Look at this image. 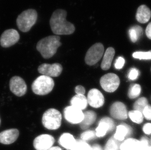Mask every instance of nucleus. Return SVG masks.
I'll return each mask as SVG.
<instances>
[{
  "mask_svg": "<svg viewBox=\"0 0 151 150\" xmlns=\"http://www.w3.org/2000/svg\"><path fill=\"white\" fill-rule=\"evenodd\" d=\"M66 10L58 9L53 12L50 20V24L52 32L56 35H70L74 32V24L66 20Z\"/></svg>",
  "mask_w": 151,
  "mask_h": 150,
  "instance_id": "obj_1",
  "label": "nucleus"
},
{
  "mask_svg": "<svg viewBox=\"0 0 151 150\" xmlns=\"http://www.w3.org/2000/svg\"><path fill=\"white\" fill-rule=\"evenodd\" d=\"M60 40V37L58 35L45 37L37 43L36 49L43 58H51L57 52L58 48L62 45Z\"/></svg>",
  "mask_w": 151,
  "mask_h": 150,
  "instance_id": "obj_2",
  "label": "nucleus"
},
{
  "mask_svg": "<svg viewBox=\"0 0 151 150\" xmlns=\"http://www.w3.org/2000/svg\"><path fill=\"white\" fill-rule=\"evenodd\" d=\"M38 19V13L35 9H28L22 12L17 17L16 24L20 31L29 32L35 24Z\"/></svg>",
  "mask_w": 151,
  "mask_h": 150,
  "instance_id": "obj_3",
  "label": "nucleus"
},
{
  "mask_svg": "<svg viewBox=\"0 0 151 150\" xmlns=\"http://www.w3.org/2000/svg\"><path fill=\"white\" fill-rule=\"evenodd\" d=\"M54 86V81L51 77L42 75L33 81L32 89L36 95L44 96L50 93Z\"/></svg>",
  "mask_w": 151,
  "mask_h": 150,
  "instance_id": "obj_4",
  "label": "nucleus"
},
{
  "mask_svg": "<svg viewBox=\"0 0 151 150\" xmlns=\"http://www.w3.org/2000/svg\"><path fill=\"white\" fill-rule=\"evenodd\" d=\"M42 122L46 129L50 130H57L61 125V114L57 109H48L43 114Z\"/></svg>",
  "mask_w": 151,
  "mask_h": 150,
  "instance_id": "obj_5",
  "label": "nucleus"
},
{
  "mask_svg": "<svg viewBox=\"0 0 151 150\" xmlns=\"http://www.w3.org/2000/svg\"><path fill=\"white\" fill-rule=\"evenodd\" d=\"M104 52V46L102 44L96 43L93 44L88 49L86 55V64L89 65L96 64L101 59Z\"/></svg>",
  "mask_w": 151,
  "mask_h": 150,
  "instance_id": "obj_6",
  "label": "nucleus"
},
{
  "mask_svg": "<svg viewBox=\"0 0 151 150\" xmlns=\"http://www.w3.org/2000/svg\"><path fill=\"white\" fill-rule=\"evenodd\" d=\"M100 85L107 92H114L116 90L120 84L119 78L113 73L106 74L100 79Z\"/></svg>",
  "mask_w": 151,
  "mask_h": 150,
  "instance_id": "obj_7",
  "label": "nucleus"
},
{
  "mask_svg": "<svg viewBox=\"0 0 151 150\" xmlns=\"http://www.w3.org/2000/svg\"><path fill=\"white\" fill-rule=\"evenodd\" d=\"M20 34L14 29L5 30L0 37V44L2 47L9 48L18 42Z\"/></svg>",
  "mask_w": 151,
  "mask_h": 150,
  "instance_id": "obj_8",
  "label": "nucleus"
},
{
  "mask_svg": "<svg viewBox=\"0 0 151 150\" xmlns=\"http://www.w3.org/2000/svg\"><path fill=\"white\" fill-rule=\"evenodd\" d=\"M11 92L17 96H24L27 91V85L24 79L19 76H14L9 81Z\"/></svg>",
  "mask_w": 151,
  "mask_h": 150,
  "instance_id": "obj_9",
  "label": "nucleus"
},
{
  "mask_svg": "<svg viewBox=\"0 0 151 150\" xmlns=\"http://www.w3.org/2000/svg\"><path fill=\"white\" fill-rule=\"evenodd\" d=\"M39 73L42 75L50 77H57L60 76L63 71V67L59 63L52 64H43L38 68Z\"/></svg>",
  "mask_w": 151,
  "mask_h": 150,
  "instance_id": "obj_10",
  "label": "nucleus"
},
{
  "mask_svg": "<svg viewBox=\"0 0 151 150\" xmlns=\"http://www.w3.org/2000/svg\"><path fill=\"white\" fill-rule=\"evenodd\" d=\"M54 142L55 139L52 136L43 134L34 139L33 146L36 150H48L52 147Z\"/></svg>",
  "mask_w": 151,
  "mask_h": 150,
  "instance_id": "obj_11",
  "label": "nucleus"
},
{
  "mask_svg": "<svg viewBox=\"0 0 151 150\" xmlns=\"http://www.w3.org/2000/svg\"><path fill=\"white\" fill-rule=\"evenodd\" d=\"M64 114L65 119L72 124L81 123L84 119V113L82 110L72 106L65 108Z\"/></svg>",
  "mask_w": 151,
  "mask_h": 150,
  "instance_id": "obj_12",
  "label": "nucleus"
},
{
  "mask_svg": "<svg viewBox=\"0 0 151 150\" xmlns=\"http://www.w3.org/2000/svg\"><path fill=\"white\" fill-rule=\"evenodd\" d=\"M114 122L111 119L105 117L101 119L99 126L96 129V136L103 137L106 135L107 132H111L114 129Z\"/></svg>",
  "mask_w": 151,
  "mask_h": 150,
  "instance_id": "obj_13",
  "label": "nucleus"
},
{
  "mask_svg": "<svg viewBox=\"0 0 151 150\" xmlns=\"http://www.w3.org/2000/svg\"><path fill=\"white\" fill-rule=\"evenodd\" d=\"M111 116L116 119L124 120L128 117L126 106L121 102H116L111 106L110 110Z\"/></svg>",
  "mask_w": 151,
  "mask_h": 150,
  "instance_id": "obj_14",
  "label": "nucleus"
},
{
  "mask_svg": "<svg viewBox=\"0 0 151 150\" xmlns=\"http://www.w3.org/2000/svg\"><path fill=\"white\" fill-rule=\"evenodd\" d=\"M87 101L93 107H100L104 104V96L99 90L93 89L88 92Z\"/></svg>",
  "mask_w": 151,
  "mask_h": 150,
  "instance_id": "obj_15",
  "label": "nucleus"
},
{
  "mask_svg": "<svg viewBox=\"0 0 151 150\" xmlns=\"http://www.w3.org/2000/svg\"><path fill=\"white\" fill-rule=\"evenodd\" d=\"M19 136V131L17 129H10L0 133V143L9 145L16 141Z\"/></svg>",
  "mask_w": 151,
  "mask_h": 150,
  "instance_id": "obj_16",
  "label": "nucleus"
},
{
  "mask_svg": "<svg viewBox=\"0 0 151 150\" xmlns=\"http://www.w3.org/2000/svg\"><path fill=\"white\" fill-rule=\"evenodd\" d=\"M135 17L139 23L141 24L147 23L151 18V10L146 5L142 4L137 9Z\"/></svg>",
  "mask_w": 151,
  "mask_h": 150,
  "instance_id": "obj_17",
  "label": "nucleus"
},
{
  "mask_svg": "<svg viewBox=\"0 0 151 150\" xmlns=\"http://www.w3.org/2000/svg\"><path fill=\"white\" fill-rule=\"evenodd\" d=\"M76 140L73 135L67 133L63 134L60 136L59 139V143L65 149L70 150L76 144Z\"/></svg>",
  "mask_w": 151,
  "mask_h": 150,
  "instance_id": "obj_18",
  "label": "nucleus"
},
{
  "mask_svg": "<svg viewBox=\"0 0 151 150\" xmlns=\"http://www.w3.org/2000/svg\"><path fill=\"white\" fill-rule=\"evenodd\" d=\"M119 150H142L140 140L129 138L120 145Z\"/></svg>",
  "mask_w": 151,
  "mask_h": 150,
  "instance_id": "obj_19",
  "label": "nucleus"
},
{
  "mask_svg": "<svg viewBox=\"0 0 151 150\" xmlns=\"http://www.w3.org/2000/svg\"><path fill=\"white\" fill-rule=\"evenodd\" d=\"M131 132L132 129L130 126L126 124L120 125L117 126L114 138L118 141H122Z\"/></svg>",
  "mask_w": 151,
  "mask_h": 150,
  "instance_id": "obj_20",
  "label": "nucleus"
},
{
  "mask_svg": "<svg viewBox=\"0 0 151 150\" xmlns=\"http://www.w3.org/2000/svg\"><path fill=\"white\" fill-rule=\"evenodd\" d=\"M114 54L115 50L113 47L107 48L104 54L102 62L101 64V68L103 70H107L110 68Z\"/></svg>",
  "mask_w": 151,
  "mask_h": 150,
  "instance_id": "obj_21",
  "label": "nucleus"
},
{
  "mask_svg": "<svg viewBox=\"0 0 151 150\" xmlns=\"http://www.w3.org/2000/svg\"><path fill=\"white\" fill-rule=\"evenodd\" d=\"M70 104L73 107L82 110L87 107L88 101L84 95H76L71 99Z\"/></svg>",
  "mask_w": 151,
  "mask_h": 150,
  "instance_id": "obj_22",
  "label": "nucleus"
},
{
  "mask_svg": "<svg viewBox=\"0 0 151 150\" xmlns=\"http://www.w3.org/2000/svg\"><path fill=\"white\" fill-rule=\"evenodd\" d=\"M96 119V113L89 111L84 113V119L81 122V128L82 129H86L94 123Z\"/></svg>",
  "mask_w": 151,
  "mask_h": 150,
  "instance_id": "obj_23",
  "label": "nucleus"
},
{
  "mask_svg": "<svg viewBox=\"0 0 151 150\" xmlns=\"http://www.w3.org/2000/svg\"><path fill=\"white\" fill-rule=\"evenodd\" d=\"M143 33L142 28L138 25L133 26L129 30V37L133 43L137 42L142 35Z\"/></svg>",
  "mask_w": 151,
  "mask_h": 150,
  "instance_id": "obj_24",
  "label": "nucleus"
},
{
  "mask_svg": "<svg viewBox=\"0 0 151 150\" xmlns=\"http://www.w3.org/2000/svg\"><path fill=\"white\" fill-rule=\"evenodd\" d=\"M70 150H93V148L89 144L81 139L76 140V144Z\"/></svg>",
  "mask_w": 151,
  "mask_h": 150,
  "instance_id": "obj_25",
  "label": "nucleus"
},
{
  "mask_svg": "<svg viewBox=\"0 0 151 150\" xmlns=\"http://www.w3.org/2000/svg\"><path fill=\"white\" fill-rule=\"evenodd\" d=\"M129 116L133 122L140 124L142 122L143 116L142 114L138 111H131L129 113Z\"/></svg>",
  "mask_w": 151,
  "mask_h": 150,
  "instance_id": "obj_26",
  "label": "nucleus"
},
{
  "mask_svg": "<svg viewBox=\"0 0 151 150\" xmlns=\"http://www.w3.org/2000/svg\"><path fill=\"white\" fill-rule=\"evenodd\" d=\"M148 105V101L146 98H141L137 100L134 105V110L138 111L142 113L146 106Z\"/></svg>",
  "mask_w": 151,
  "mask_h": 150,
  "instance_id": "obj_27",
  "label": "nucleus"
},
{
  "mask_svg": "<svg viewBox=\"0 0 151 150\" xmlns=\"http://www.w3.org/2000/svg\"><path fill=\"white\" fill-rule=\"evenodd\" d=\"M119 146L118 141L111 137L106 143L104 150H119Z\"/></svg>",
  "mask_w": 151,
  "mask_h": 150,
  "instance_id": "obj_28",
  "label": "nucleus"
},
{
  "mask_svg": "<svg viewBox=\"0 0 151 150\" xmlns=\"http://www.w3.org/2000/svg\"><path fill=\"white\" fill-rule=\"evenodd\" d=\"M141 93V86L138 84L132 85L129 91L128 96L130 99H134L139 96Z\"/></svg>",
  "mask_w": 151,
  "mask_h": 150,
  "instance_id": "obj_29",
  "label": "nucleus"
},
{
  "mask_svg": "<svg viewBox=\"0 0 151 150\" xmlns=\"http://www.w3.org/2000/svg\"><path fill=\"white\" fill-rule=\"evenodd\" d=\"M133 57L140 60H151V51L147 52H135L133 54Z\"/></svg>",
  "mask_w": 151,
  "mask_h": 150,
  "instance_id": "obj_30",
  "label": "nucleus"
},
{
  "mask_svg": "<svg viewBox=\"0 0 151 150\" xmlns=\"http://www.w3.org/2000/svg\"><path fill=\"white\" fill-rule=\"evenodd\" d=\"M96 133L93 131H87L81 135V139L83 141H88L94 139L96 137Z\"/></svg>",
  "mask_w": 151,
  "mask_h": 150,
  "instance_id": "obj_31",
  "label": "nucleus"
},
{
  "mask_svg": "<svg viewBox=\"0 0 151 150\" xmlns=\"http://www.w3.org/2000/svg\"><path fill=\"white\" fill-rule=\"evenodd\" d=\"M139 75V72L136 68H132L129 73L128 78L130 80L137 79Z\"/></svg>",
  "mask_w": 151,
  "mask_h": 150,
  "instance_id": "obj_32",
  "label": "nucleus"
},
{
  "mask_svg": "<svg viewBox=\"0 0 151 150\" xmlns=\"http://www.w3.org/2000/svg\"><path fill=\"white\" fill-rule=\"evenodd\" d=\"M144 116L148 120H151V106L147 105L143 111Z\"/></svg>",
  "mask_w": 151,
  "mask_h": 150,
  "instance_id": "obj_33",
  "label": "nucleus"
},
{
  "mask_svg": "<svg viewBox=\"0 0 151 150\" xmlns=\"http://www.w3.org/2000/svg\"><path fill=\"white\" fill-rule=\"evenodd\" d=\"M142 150H145L149 147V141L147 137H143L140 140Z\"/></svg>",
  "mask_w": 151,
  "mask_h": 150,
  "instance_id": "obj_34",
  "label": "nucleus"
},
{
  "mask_svg": "<svg viewBox=\"0 0 151 150\" xmlns=\"http://www.w3.org/2000/svg\"><path fill=\"white\" fill-rule=\"evenodd\" d=\"M124 64H125L124 59L122 57H118L116 61L114 66H115L116 69H120L121 68H122L124 66Z\"/></svg>",
  "mask_w": 151,
  "mask_h": 150,
  "instance_id": "obj_35",
  "label": "nucleus"
},
{
  "mask_svg": "<svg viewBox=\"0 0 151 150\" xmlns=\"http://www.w3.org/2000/svg\"><path fill=\"white\" fill-rule=\"evenodd\" d=\"M75 92L76 95H84L85 93V89L81 85H78L76 87Z\"/></svg>",
  "mask_w": 151,
  "mask_h": 150,
  "instance_id": "obj_36",
  "label": "nucleus"
},
{
  "mask_svg": "<svg viewBox=\"0 0 151 150\" xmlns=\"http://www.w3.org/2000/svg\"><path fill=\"white\" fill-rule=\"evenodd\" d=\"M143 131L144 133L147 135L151 134V123H147L144 125L143 128Z\"/></svg>",
  "mask_w": 151,
  "mask_h": 150,
  "instance_id": "obj_37",
  "label": "nucleus"
},
{
  "mask_svg": "<svg viewBox=\"0 0 151 150\" xmlns=\"http://www.w3.org/2000/svg\"><path fill=\"white\" fill-rule=\"evenodd\" d=\"M146 34L147 37L151 40V22L149 24L146 29Z\"/></svg>",
  "mask_w": 151,
  "mask_h": 150,
  "instance_id": "obj_38",
  "label": "nucleus"
},
{
  "mask_svg": "<svg viewBox=\"0 0 151 150\" xmlns=\"http://www.w3.org/2000/svg\"><path fill=\"white\" fill-rule=\"evenodd\" d=\"M92 148H93V150H104L101 146L98 144L93 145L92 146Z\"/></svg>",
  "mask_w": 151,
  "mask_h": 150,
  "instance_id": "obj_39",
  "label": "nucleus"
},
{
  "mask_svg": "<svg viewBox=\"0 0 151 150\" xmlns=\"http://www.w3.org/2000/svg\"><path fill=\"white\" fill-rule=\"evenodd\" d=\"M48 150H63L59 147L58 146H54V147H52L50 148V149H49Z\"/></svg>",
  "mask_w": 151,
  "mask_h": 150,
  "instance_id": "obj_40",
  "label": "nucleus"
},
{
  "mask_svg": "<svg viewBox=\"0 0 151 150\" xmlns=\"http://www.w3.org/2000/svg\"><path fill=\"white\" fill-rule=\"evenodd\" d=\"M145 150H151V146H149V147Z\"/></svg>",
  "mask_w": 151,
  "mask_h": 150,
  "instance_id": "obj_41",
  "label": "nucleus"
},
{
  "mask_svg": "<svg viewBox=\"0 0 151 150\" xmlns=\"http://www.w3.org/2000/svg\"><path fill=\"white\" fill-rule=\"evenodd\" d=\"M0 124H1V119H0Z\"/></svg>",
  "mask_w": 151,
  "mask_h": 150,
  "instance_id": "obj_42",
  "label": "nucleus"
}]
</instances>
